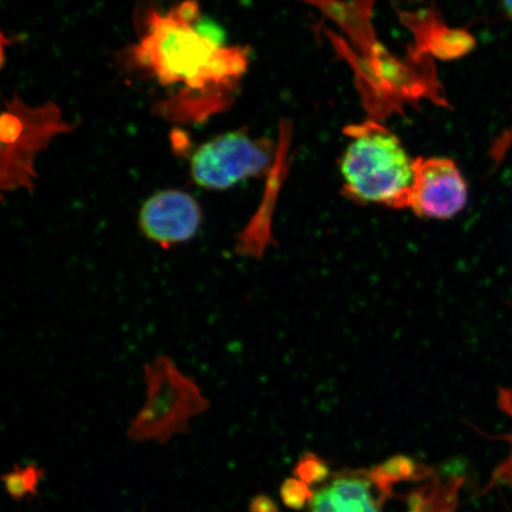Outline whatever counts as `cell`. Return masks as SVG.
Returning a JSON list of instances; mask_svg holds the SVG:
<instances>
[{
	"label": "cell",
	"instance_id": "ba28073f",
	"mask_svg": "<svg viewBox=\"0 0 512 512\" xmlns=\"http://www.w3.org/2000/svg\"><path fill=\"white\" fill-rule=\"evenodd\" d=\"M280 164L275 163L268 175L264 198L247 226L241 230L236 239L235 252L245 258L261 259L271 245H274L272 233L275 202L281 184Z\"/></svg>",
	"mask_w": 512,
	"mask_h": 512
},
{
	"label": "cell",
	"instance_id": "4fadbf2b",
	"mask_svg": "<svg viewBox=\"0 0 512 512\" xmlns=\"http://www.w3.org/2000/svg\"><path fill=\"white\" fill-rule=\"evenodd\" d=\"M503 8L512 21V0H502Z\"/></svg>",
	"mask_w": 512,
	"mask_h": 512
},
{
	"label": "cell",
	"instance_id": "277c9868",
	"mask_svg": "<svg viewBox=\"0 0 512 512\" xmlns=\"http://www.w3.org/2000/svg\"><path fill=\"white\" fill-rule=\"evenodd\" d=\"M418 464L406 457H394L371 469L328 472L313 490L307 485L309 512H384L396 497V486L413 477Z\"/></svg>",
	"mask_w": 512,
	"mask_h": 512
},
{
	"label": "cell",
	"instance_id": "9c48e42d",
	"mask_svg": "<svg viewBox=\"0 0 512 512\" xmlns=\"http://www.w3.org/2000/svg\"><path fill=\"white\" fill-rule=\"evenodd\" d=\"M463 484L462 477L441 479L432 471L419 488L405 498L408 505L405 512H454Z\"/></svg>",
	"mask_w": 512,
	"mask_h": 512
},
{
	"label": "cell",
	"instance_id": "7c38bea8",
	"mask_svg": "<svg viewBox=\"0 0 512 512\" xmlns=\"http://www.w3.org/2000/svg\"><path fill=\"white\" fill-rule=\"evenodd\" d=\"M251 512H278V509L270 498L259 496L254 499Z\"/></svg>",
	"mask_w": 512,
	"mask_h": 512
},
{
	"label": "cell",
	"instance_id": "3957f363",
	"mask_svg": "<svg viewBox=\"0 0 512 512\" xmlns=\"http://www.w3.org/2000/svg\"><path fill=\"white\" fill-rule=\"evenodd\" d=\"M74 128L75 123L64 120L60 107L53 102L28 106L18 96L6 101L0 125L2 190H34L38 153L46 150L55 137Z\"/></svg>",
	"mask_w": 512,
	"mask_h": 512
},
{
	"label": "cell",
	"instance_id": "5b68a950",
	"mask_svg": "<svg viewBox=\"0 0 512 512\" xmlns=\"http://www.w3.org/2000/svg\"><path fill=\"white\" fill-rule=\"evenodd\" d=\"M277 155L270 140L228 132L198 147L191 157L190 175L198 187L224 191L248 178L270 175Z\"/></svg>",
	"mask_w": 512,
	"mask_h": 512
},
{
	"label": "cell",
	"instance_id": "8992f818",
	"mask_svg": "<svg viewBox=\"0 0 512 512\" xmlns=\"http://www.w3.org/2000/svg\"><path fill=\"white\" fill-rule=\"evenodd\" d=\"M469 185L452 159L444 157L414 160V179L409 201L419 219L451 220L466 208Z\"/></svg>",
	"mask_w": 512,
	"mask_h": 512
},
{
	"label": "cell",
	"instance_id": "30bf717a",
	"mask_svg": "<svg viewBox=\"0 0 512 512\" xmlns=\"http://www.w3.org/2000/svg\"><path fill=\"white\" fill-rule=\"evenodd\" d=\"M498 405L512 419V390L505 388L499 390ZM496 439L507 441L510 451L507 458L492 472L489 483L486 484V488L482 491L483 495L494 489L497 485L509 486L512 489V432L501 435V437Z\"/></svg>",
	"mask_w": 512,
	"mask_h": 512
},
{
	"label": "cell",
	"instance_id": "6da1fadb",
	"mask_svg": "<svg viewBox=\"0 0 512 512\" xmlns=\"http://www.w3.org/2000/svg\"><path fill=\"white\" fill-rule=\"evenodd\" d=\"M201 22L197 0H184L168 12L151 9L130 60L162 86L183 83L176 98L189 112L214 115L232 102L248 67V49L223 46L221 30Z\"/></svg>",
	"mask_w": 512,
	"mask_h": 512
},
{
	"label": "cell",
	"instance_id": "7a4b0ae2",
	"mask_svg": "<svg viewBox=\"0 0 512 512\" xmlns=\"http://www.w3.org/2000/svg\"><path fill=\"white\" fill-rule=\"evenodd\" d=\"M341 160L343 195L362 206L409 209L414 160L401 140L381 125L350 128Z\"/></svg>",
	"mask_w": 512,
	"mask_h": 512
},
{
	"label": "cell",
	"instance_id": "52a82bcc",
	"mask_svg": "<svg viewBox=\"0 0 512 512\" xmlns=\"http://www.w3.org/2000/svg\"><path fill=\"white\" fill-rule=\"evenodd\" d=\"M203 224V210L194 196L179 189L155 192L143 203L138 227L144 238L164 251L196 239Z\"/></svg>",
	"mask_w": 512,
	"mask_h": 512
},
{
	"label": "cell",
	"instance_id": "8fae6325",
	"mask_svg": "<svg viewBox=\"0 0 512 512\" xmlns=\"http://www.w3.org/2000/svg\"><path fill=\"white\" fill-rule=\"evenodd\" d=\"M40 470L35 466H28L25 469H17L4 477L6 489L9 494L17 499L28 494H35L36 486L40 482Z\"/></svg>",
	"mask_w": 512,
	"mask_h": 512
}]
</instances>
